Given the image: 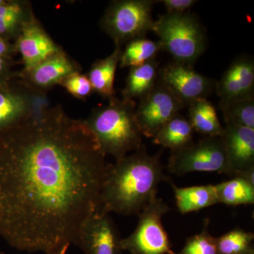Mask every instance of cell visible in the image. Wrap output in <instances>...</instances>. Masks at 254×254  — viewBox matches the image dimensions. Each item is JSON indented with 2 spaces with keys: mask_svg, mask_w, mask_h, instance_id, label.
<instances>
[{
  "mask_svg": "<svg viewBox=\"0 0 254 254\" xmlns=\"http://www.w3.org/2000/svg\"><path fill=\"white\" fill-rule=\"evenodd\" d=\"M105 157L61 105L0 135V236L23 252L66 254L100 208Z\"/></svg>",
  "mask_w": 254,
  "mask_h": 254,
  "instance_id": "6da1fadb",
  "label": "cell"
},
{
  "mask_svg": "<svg viewBox=\"0 0 254 254\" xmlns=\"http://www.w3.org/2000/svg\"><path fill=\"white\" fill-rule=\"evenodd\" d=\"M169 179L164 173L160 153L148 154L143 144L133 154L108 164L98 210L138 215L156 198L160 183L169 182Z\"/></svg>",
  "mask_w": 254,
  "mask_h": 254,
  "instance_id": "7a4b0ae2",
  "label": "cell"
},
{
  "mask_svg": "<svg viewBox=\"0 0 254 254\" xmlns=\"http://www.w3.org/2000/svg\"><path fill=\"white\" fill-rule=\"evenodd\" d=\"M136 108L135 100L114 97L108 105L95 108L84 120L105 156L120 160L143 145Z\"/></svg>",
  "mask_w": 254,
  "mask_h": 254,
  "instance_id": "3957f363",
  "label": "cell"
},
{
  "mask_svg": "<svg viewBox=\"0 0 254 254\" xmlns=\"http://www.w3.org/2000/svg\"><path fill=\"white\" fill-rule=\"evenodd\" d=\"M152 31L160 38L161 49L177 63L192 66L204 52V30L190 11L160 15L154 21Z\"/></svg>",
  "mask_w": 254,
  "mask_h": 254,
  "instance_id": "277c9868",
  "label": "cell"
},
{
  "mask_svg": "<svg viewBox=\"0 0 254 254\" xmlns=\"http://www.w3.org/2000/svg\"><path fill=\"white\" fill-rule=\"evenodd\" d=\"M153 0H116L110 2L100 21L102 30L122 47L152 31Z\"/></svg>",
  "mask_w": 254,
  "mask_h": 254,
  "instance_id": "5b68a950",
  "label": "cell"
},
{
  "mask_svg": "<svg viewBox=\"0 0 254 254\" xmlns=\"http://www.w3.org/2000/svg\"><path fill=\"white\" fill-rule=\"evenodd\" d=\"M169 173L183 176L191 173H223L232 177L221 136H204L181 149L173 151L168 160Z\"/></svg>",
  "mask_w": 254,
  "mask_h": 254,
  "instance_id": "8992f818",
  "label": "cell"
},
{
  "mask_svg": "<svg viewBox=\"0 0 254 254\" xmlns=\"http://www.w3.org/2000/svg\"><path fill=\"white\" fill-rule=\"evenodd\" d=\"M170 210L161 198L150 201L138 214L136 228L122 239L123 250L131 254H179L172 250L168 233L164 228L163 217Z\"/></svg>",
  "mask_w": 254,
  "mask_h": 254,
  "instance_id": "52a82bcc",
  "label": "cell"
},
{
  "mask_svg": "<svg viewBox=\"0 0 254 254\" xmlns=\"http://www.w3.org/2000/svg\"><path fill=\"white\" fill-rule=\"evenodd\" d=\"M48 106L46 93L35 89L21 76L0 83V135Z\"/></svg>",
  "mask_w": 254,
  "mask_h": 254,
  "instance_id": "ba28073f",
  "label": "cell"
},
{
  "mask_svg": "<svg viewBox=\"0 0 254 254\" xmlns=\"http://www.w3.org/2000/svg\"><path fill=\"white\" fill-rule=\"evenodd\" d=\"M158 81L186 106L195 100L208 98L216 83L197 72L193 66L175 61L159 69Z\"/></svg>",
  "mask_w": 254,
  "mask_h": 254,
  "instance_id": "9c48e42d",
  "label": "cell"
},
{
  "mask_svg": "<svg viewBox=\"0 0 254 254\" xmlns=\"http://www.w3.org/2000/svg\"><path fill=\"white\" fill-rule=\"evenodd\" d=\"M185 107L171 92L157 82L154 88L136 105V120L143 136L154 138L164 125Z\"/></svg>",
  "mask_w": 254,
  "mask_h": 254,
  "instance_id": "30bf717a",
  "label": "cell"
},
{
  "mask_svg": "<svg viewBox=\"0 0 254 254\" xmlns=\"http://www.w3.org/2000/svg\"><path fill=\"white\" fill-rule=\"evenodd\" d=\"M121 240L109 213L98 210L84 222L74 245L85 254H121Z\"/></svg>",
  "mask_w": 254,
  "mask_h": 254,
  "instance_id": "8fae6325",
  "label": "cell"
},
{
  "mask_svg": "<svg viewBox=\"0 0 254 254\" xmlns=\"http://www.w3.org/2000/svg\"><path fill=\"white\" fill-rule=\"evenodd\" d=\"M79 64L71 59L64 50L50 55L27 71H20V76L30 86L46 93L47 91L73 73L81 72Z\"/></svg>",
  "mask_w": 254,
  "mask_h": 254,
  "instance_id": "7c38bea8",
  "label": "cell"
},
{
  "mask_svg": "<svg viewBox=\"0 0 254 254\" xmlns=\"http://www.w3.org/2000/svg\"><path fill=\"white\" fill-rule=\"evenodd\" d=\"M14 44L17 53L21 55L22 71L31 69L50 55L63 50L36 18L24 26Z\"/></svg>",
  "mask_w": 254,
  "mask_h": 254,
  "instance_id": "4fadbf2b",
  "label": "cell"
},
{
  "mask_svg": "<svg viewBox=\"0 0 254 254\" xmlns=\"http://www.w3.org/2000/svg\"><path fill=\"white\" fill-rule=\"evenodd\" d=\"M220 102L254 97V60L248 55L234 60L215 83Z\"/></svg>",
  "mask_w": 254,
  "mask_h": 254,
  "instance_id": "5bb4252c",
  "label": "cell"
},
{
  "mask_svg": "<svg viewBox=\"0 0 254 254\" xmlns=\"http://www.w3.org/2000/svg\"><path fill=\"white\" fill-rule=\"evenodd\" d=\"M221 138L232 177L254 169V128L225 125Z\"/></svg>",
  "mask_w": 254,
  "mask_h": 254,
  "instance_id": "9a60e30c",
  "label": "cell"
},
{
  "mask_svg": "<svg viewBox=\"0 0 254 254\" xmlns=\"http://www.w3.org/2000/svg\"><path fill=\"white\" fill-rule=\"evenodd\" d=\"M35 18L31 1L6 0L0 6V36L15 43L24 26Z\"/></svg>",
  "mask_w": 254,
  "mask_h": 254,
  "instance_id": "2e32d148",
  "label": "cell"
},
{
  "mask_svg": "<svg viewBox=\"0 0 254 254\" xmlns=\"http://www.w3.org/2000/svg\"><path fill=\"white\" fill-rule=\"evenodd\" d=\"M122 51V47L115 46V50L109 56L96 60L92 64L87 75L93 91L108 100L115 97L114 83Z\"/></svg>",
  "mask_w": 254,
  "mask_h": 254,
  "instance_id": "e0dca14e",
  "label": "cell"
},
{
  "mask_svg": "<svg viewBox=\"0 0 254 254\" xmlns=\"http://www.w3.org/2000/svg\"><path fill=\"white\" fill-rule=\"evenodd\" d=\"M176 205L182 214L198 211L219 203L215 185L177 187L172 184Z\"/></svg>",
  "mask_w": 254,
  "mask_h": 254,
  "instance_id": "ac0fdd59",
  "label": "cell"
},
{
  "mask_svg": "<svg viewBox=\"0 0 254 254\" xmlns=\"http://www.w3.org/2000/svg\"><path fill=\"white\" fill-rule=\"evenodd\" d=\"M158 73V63L155 60L142 66L130 68L123 91V98L134 100L144 98L156 85Z\"/></svg>",
  "mask_w": 254,
  "mask_h": 254,
  "instance_id": "d6986e66",
  "label": "cell"
},
{
  "mask_svg": "<svg viewBox=\"0 0 254 254\" xmlns=\"http://www.w3.org/2000/svg\"><path fill=\"white\" fill-rule=\"evenodd\" d=\"M189 106V121L193 131L204 136H222L224 127L220 123L215 106L207 98L195 100Z\"/></svg>",
  "mask_w": 254,
  "mask_h": 254,
  "instance_id": "ffe728a7",
  "label": "cell"
},
{
  "mask_svg": "<svg viewBox=\"0 0 254 254\" xmlns=\"http://www.w3.org/2000/svg\"><path fill=\"white\" fill-rule=\"evenodd\" d=\"M193 134V128L190 121L177 115L164 125L153 138V142L175 151L191 143Z\"/></svg>",
  "mask_w": 254,
  "mask_h": 254,
  "instance_id": "44dd1931",
  "label": "cell"
},
{
  "mask_svg": "<svg viewBox=\"0 0 254 254\" xmlns=\"http://www.w3.org/2000/svg\"><path fill=\"white\" fill-rule=\"evenodd\" d=\"M162 50L159 42L145 38H136L127 43L122 51L120 67H136L155 60L156 55Z\"/></svg>",
  "mask_w": 254,
  "mask_h": 254,
  "instance_id": "7402d4cb",
  "label": "cell"
},
{
  "mask_svg": "<svg viewBox=\"0 0 254 254\" xmlns=\"http://www.w3.org/2000/svg\"><path fill=\"white\" fill-rule=\"evenodd\" d=\"M215 186L219 203L235 206L254 203V186L242 177H235Z\"/></svg>",
  "mask_w": 254,
  "mask_h": 254,
  "instance_id": "603a6c76",
  "label": "cell"
},
{
  "mask_svg": "<svg viewBox=\"0 0 254 254\" xmlns=\"http://www.w3.org/2000/svg\"><path fill=\"white\" fill-rule=\"evenodd\" d=\"M225 125L254 128V97L220 102Z\"/></svg>",
  "mask_w": 254,
  "mask_h": 254,
  "instance_id": "cb8c5ba5",
  "label": "cell"
},
{
  "mask_svg": "<svg viewBox=\"0 0 254 254\" xmlns=\"http://www.w3.org/2000/svg\"><path fill=\"white\" fill-rule=\"evenodd\" d=\"M252 232L235 229L215 238L218 254H247L254 250Z\"/></svg>",
  "mask_w": 254,
  "mask_h": 254,
  "instance_id": "d4e9b609",
  "label": "cell"
},
{
  "mask_svg": "<svg viewBox=\"0 0 254 254\" xmlns=\"http://www.w3.org/2000/svg\"><path fill=\"white\" fill-rule=\"evenodd\" d=\"M208 219H205L201 232L187 239L183 250L179 254H218L215 237L208 230Z\"/></svg>",
  "mask_w": 254,
  "mask_h": 254,
  "instance_id": "484cf974",
  "label": "cell"
},
{
  "mask_svg": "<svg viewBox=\"0 0 254 254\" xmlns=\"http://www.w3.org/2000/svg\"><path fill=\"white\" fill-rule=\"evenodd\" d=\"M60 85L69 94L79 100H86L94 92L87 75L82 74L81 72L68 75Z\"/></svg>",
  "mask_w": 254,
  "mask_h": 254,
  "instance_id": "4316f807",
  "label": "cell"
},
{
  "mask_svg": "<svg viewBox=\"0 0 254 254\" xmlns=\"http://www.w3.org/2000/svg\"><path fill=\"white\" fill-rule=\"evenodd\" d=\"M14 65V58L0 55V83L20 76V71L16 72L13 71Z\"/></svg>",
  "mask_w": 254,
  "mask_h": 254,
  "instance_id": "83f0119b",
  "label": "cell"
},
{
  "mask_svg": "<svg viewBox=\"0 0 254 254\" xmlns=\"http://www.w3.org/2000/svg\"><path fill=\"white\" fill-rule=\"evenodd\" d=\"M160 2L165 5L168 13L189 12L190 8L198 2L195 0H162Z\"/></svg>",
  "mask_w": 254,
  "mask_h": 254,
  "instance_id": "f1b7e54d",
  "label": "cell"
},
{
  "mask_svg": "<svg viewBox=\"0 0 254 254\" xmlns=\"http://www.w3.org/2000/svg\"><path fill=\"white\" fill-rule=\"evenodd\" d=\"M17 53L14 43L6 41L0 36V55L13 58Z\"/></svg>",
  "mask_w": 254,
  "mask_h": 254,
  "instance_id": "f546056e",
  "label": "cell"
},
{
  "mask_svg": "<svg viewBox=\"0 0 254 254\" xmlns=\"http://www.w3.org/2000/svg\"><path fill=\"white\" fill-rule=\"evenodd\" d=\"M5 1H6V0H0V6H1V4H4Z\"/></svg>",
  "mask_w": 254,
  "mask_h": 254,
  "instance_id": "4dcf8cb0",
  "label": "cell"
},
{
  "mask_svg": "<svg viewBox=\"0 0 254 254\" xmlns=\"http://www.w3.org/2000/svg\"><path fill=\"white\" fill-rule=\"evenodd\" d=\"M247 254H254V250H251L250 252H249V253Z\"/></svg>",
  "mask_w": 254,
  "mask_h": 254,
  "instance_id": "1f68e13d",
  "label": "cell"
},
{
  "mask_svg": "<svg viewBox=\"0 0 254 254\" xmlns=\"http://www.w3.org/2000/svg\"><path fill=\"white\" fill-rule=\"evenodd\" d=\"M3 254V253H1V254Z\"/></svg>",
  "mask_w": 254,
  "mask_h": 254,
  "instance_id": "d6a6232c",
  "label": "cell"
}]
</instances>
